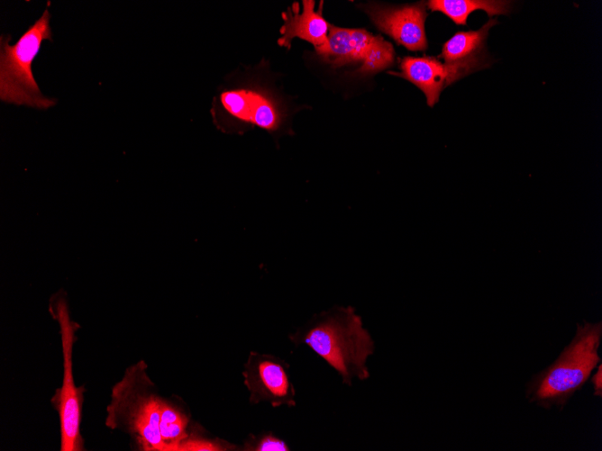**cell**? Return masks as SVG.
I'll return each instance as SVG.
<instances>
[{"label":"cell","instance_id":"cell-11","mask_svg":"<svg viewBox=\"0 0 602 451\" xmlns=\"http://www.w3.org/2000/svg\"><path fill=\"white\" fill-rule=\"evenodd\" d=\"M400 72L389 74L403 77L417 86L425 95L427 104L433 107L441 92L449 85L461 78L452 67L439 60V58L407 56L400 60Z\"/></svg>","mask_w":602,"mask_h":451},{"label":"cell","instance_id":"cell-6","mask_svg":"<svg viewBox=\"0 0 602 451\" xmlns=\"http://www.w3.org/2000/svg\"><path fill=\"white\" fill-rule=\"evenodd\" d=\"M319 59L333 68L359 65L363 75L377 73L390 67L395 60L392 44L364 29L329 25L326 45L315 50Z\"/></svg>","mask_w":602,"mask_h":451},{"label":"cell","instance_id":"cell-1","mask_svg":"<svg viewBox=\"0 0 602 451\" xmlns=\"http://www.w3.org/2000/svg\"><path fill=\"white\" fill-rule=\"evenodd\" d=\"M292 339L311 347L346 385L369 377L367 361L375 352V343L351 306L335 307L323 313Z\"/></svg>","mask_w":602,"mask_h":451},{"label":"cell","instance_id":"cell-15","mask_svg":"<svg viewBox=\"0 0 602 451\" xmlns=\"http://www.w3.org/2000/svg\"><path fill=\"white\" fill-rule=\"evenodd\" d=\"M226 450L220 441L188 435L178 446L177 451H220Z\"/></svg>","mask_w":602,"mask_h":451},{"label":"cell","instance_id":"cell-7","mask_svg":"<svg viewBox=\"0 0 602 451\" xmlns=\"http://www.w3.org/2000/svg\"><path fill=\"white\" fill-rule=\"evenodd\" d=\"M243 374L251 402L268 401L273 407L296 405L288 365L279 357L251 353Z\"/></svg>","mask_w":602,"mask_h":451},{"label":"cell","instance_id":"cell-9","mask_svg":"<svg viewBox=\"0 0 602 451\" xmlns=\"http://www.w3.org/2000/svg\"><path fill=\"white\" fill-rule=\"evenodd\" d=\"M219 100L223 111L240 122L269 131L281 125L282 114L278 104L261 90L251 87L227 90L220 95Z\"/></svg>","mask_w":602,"mask_h":451},{"label":"cell","instance_id":"cell-10","mask_svg":"<svg viewBox=\"0 0 602 451\" xmlns=\"http://www.w3.org/2000/svg\"><path fill=\"white\" fill-rule=\"evenodd\" d=\"M324 2L321 1L315 10V2L303 0L301 5L294 2L282 13L284 23L280 28L281 36L278 43L281 47L290 49L294 38L310 42L315 50L326 45L330 23L323 16Z\"/></svg>","mask_w":602,"mask_h":451},{"label":"cell","instance_id":"cell-8","mask_svg":"<svg viewBox=\"0 0 602 451\" xmlns=\"http://www.w3.org/2000/svg\"><path fill=\"white\" fill-rule=\"evenodd\" d=\"M425 5L424 2L401 6L369 4L364 6V11L377 28L397 44L411 51H423L428 45L424 28Z\"/></svg>","mask_w":602,"mask_h":451},{"label":"cell","instance_id":"cell-12","mask_svg":"<svg viewBox=\"0 0 602 451\" xmlns=\"http://www.w3.org/2000/svg\"><path fill=\"white\" fill-rule=\"evenodd\" d=\"M497 23L490 18L477 31L458 32L443 45L439 58L453 67L463 77L489 65L486 53L488 31Z\"/></svg>","mask_w":602,"mask_h":451},{"label":"cell","instance_id":"cell-13","mask_svg":"<svg viewBox=\"0 0 602 451\" xmlns=\"http://www.w3.org/2000/svg\"><path fill=\"white\" fill-rule=\"evenodd\" d=\"M426 6L433 12H441L457 25H466L470 13L482 10L491 18L497 14H507L511 2L495 0H431Z\"/></svg>","mask_w":602,"mask_h":451},{"label":"cell","instance_id":"cell-3","mask_svg":"<svg viewBox=\"0 0 602 451\" xmlns=\"http://www.w3.org/2000/svg\"><path fill=\"white\" fill-rule=\"evenodd\" d=\"M146 368L144 361L129 366L113 386L105 425L130 435L141 450L164 451L160 431V398L150 392L153 383Z\"/></svg>","mask_w":602,"mask_h":451},{"label":"cell","instance_id":"cell-16","mask_svg":"<svg viewBox=\"0 0 602 451\" xmlns=\"http://www.w3.org/2000/svg\"><path fill=\"white\" fill-rule=\"evenodd\" d=\"M249 450L256 451H288L287 443L272 434L262 436Z\"/></svg>","mask_w":602,"mask_h":451},{"label":"cell","instance_id":"cell-4","mask_svg":"<svg viewBox=\"0 0 602 451\" xmlns=\"http://www.w3.org/2000/svg\"><path fill=\"white\" fill-rule=\"evenodd\" d=\"M50 14L41 16L10 45V36L0 39V99L5 103L47 109L57 100L45 96L32 73V62L45 40L52 41Z\"/></svg>","mask_w":602,"mask_h":451},{"label":"cell","instance_id":"cell-5","mask_svg":"<svg viewBox=\"0 0 602 451\" xmlns=\"http://www.w3.org/2000/svg\"><path fill=\"white\" fill-rule=\"evenodd\" d=\"M50 311L59 325L63 354V380L60 388L51 398L58 411L60 424V451L84 450V439L80 433L84 386L77 387L74 382L72 352L77 339L78 325L70 319L67 302L63 296L52 297Z\"/></svg>","mask_w":602,"mask_h":451},{"label":"cell","instance_id":"cell-14","mask_svg":"<svg viewBox=\"0 0 602 451\" xmlns=\"http://www.w3.org/2000/svg\"><path fill=\"white\" fill-rule=\"evenodd\" d=\"M188 418L178 406L160 398V431L165 451H177L179 444L188 436Z\"/></svg>","mask_w":602,"mask_h":451},{"label":"cell","instance_id":"cell-2","mask_svg":"<svg viewBox=\"0 0 602 451\" xmlns=\"http://www.w3.org/2000/svg\"><path fill=\"white\" fill-rule=\"evenodd\" d=\"M601 338V321L578 323L575 335L556 360L526 383L528 401L544 409L561 410L600 363Z\"/></svg>","mask_w":602,"mask_h":451},{"label":"cell","instance_id":"cell-17","mask_svg":"<svg viewBox=\"0 0 602 451\" xmlns=\"http://www.w3.org/2000/svg\"><path fill=\"white\" fill-rule=\"evenodd\" d=\"M597 373L592 376L591 383L593 384L594 395L601 397L602 395V365H597Z\"/></svg>","mask_w":602,"mask_h":451}]
</instances>
